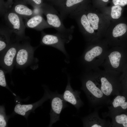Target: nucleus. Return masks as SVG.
Segmentation results:
<instances>
[{
    "label": "nucleus",
    "mask_w": 127,
    "mask_h": 127,
    "mask_svg": "<svg viewBox=\"0 0 127 127\" xmlns=\"http://www.w3.org/2000/svg\"><path fill=\"white\" fill-rule=\"evenodd\" d=\"M87 42L80 58L84 72L94 70L101 66L109 49V46L104 38L96 39Z\"/></svg>",
    "instance_id": "1"
},
{
    "label": "nucleus",
    "mask_w": 127,
    "mask_h": 127,
    "mask_svg": "<svg viewBox=\"0 0 127 127\" xmlns=\"http://www.w3.org/2000/svg\"><path fill=\"white\" fill-rule=\"evenodd\" d=\"M89 71L96 80L98 87L107 97L110 98L111 96L120 94V77L122 73L101 70L99 67Z\"/></svg>",
    "instance_id": "2"
},
{
    "label": "nucleus",
    "mask_w": 127,
    "mask_h": 127,
    "mask_svg": "<svg viewBox=\"0 0 127 127\" xmlns=\"http://www.w3.org/2000/svg\"><path fill=\"white\" fill-rule=\"evenodd\" d=\"M81 79L82 83L81 89L85 93L92 106L101 107L110 104V98L106 96L98 87L90 71L84 72Z\"/></svg>",
    "instance_id": "3"
},
{
    "label": "nucleus",
    "mask_w": 127,
    "mask_h": 127,
    "mask_svg": "<svg viewBox=\"0 0 127 127\" xmlns=\"http://www.w3.org/2000/svg\"><path fill=\"white\" fill-rule=\"evenodd\" d=\"M101 66L106 70L125 71L127 69V47L115 46L109 49Z\"/></svg>",
    "instance_id": "4"
},
{
    "label": "nucleus",
    "mask_w": 127,
    "mask_h": 127,
    "mask_svg": "<svg viewBox=\"0 0 127 127\" xmlns=\"http://www.w3.org/2000/svg\"><path fill=\"white\" fill-rule=\"evenodd\" d=\"M41 7L48 24L55 28L68 43L72 39L74 27L72 26L70 28H66L58 11L52 6L43 3Z\"/></svg>",
    "instance_id": "5"
},
{
    "label": "nucleus",
    "mask_w": 127,
    "mask_h": 127,
    "mask_svg": "<svg viewBox=\"0 0 127 127\" xmlns=\"http://www.w3.org/2000/svg\"><path fill=\"white\" fill-rule=\"evenodd\" d=\"M120 19L111 21L104 38L109 46L127 47V25Z\"/></svg>",
    "instance_id": "6"
},
{
    "label": "nucleus",
    "mask_w": 127,
    "mask_h": 127,
    "mask_svg": "<svg viewBox=\"0 0 127 127\" xmlns=\"http://www.w3.org/2000/svg\"><path fill=\"white\" fill-rule=\"evenodd\" d=\"M85 9L87 18L99 37L104 38L111 21L89 4L85 7Z\"/></svg>",
    "instance_id": "7"
},
{
    "label": "nucleus",
    "mask_w": 127,
    "mask_h": 127,
    "mask_svg": "<svg viewBox=\"0 0 127 127\" xmlns=\"http://www.w3.org/2000/svg\"><path fill=\"white\" fill-rule=\"evenodd\" d=\"M86 6L78 9L69 16L76 21L85 40L88 42L100 38L87 18L85 9Z\"/></svg>",
    "instance_id": "8"
},
{
    "label": "nucleus",
    "mask_w": 127,
    "mask_h": 127,
    "mask_svg": "<svg viewBox=\"0 0 127 127\" xmlns=\"http://www.w3.org/2000/svg\"><path fill=\"white\" fill-rule=\"evenodd\" d=\"M4 20L8 26L16 36L18 41L26 38V26L22 18L10 9L7 11L4 16Z\"/></svg>",
    "instance_id": "9"
},
{
    "label": "nucleus",
    "mask_w": 127,
    "mask_h": 127,
    "mask_svg": "<svg viewBox=\"0 0 127 127\" xmlns=\"http://www.w3.org/2000/svg\"><path fill=\"white\" fill-rule=\"evenodd\" d=\"M36 49L28 42L20 44L15 60L16 67L23 68L30 64L34 58V53Z\"/></svg>",
    "instance_id": "10"
},
{
    "label": "nucleus",
    "mask_w": 127,
    "mask_h": 127,
    "mask_svg": "<svg viewBox=\"0 0 127 127\" xmlns=\"http://www.w3.org/2000/svg\"><path fill=\"white\" fill-rule=\"evenodd\" d=\"M18 42L12 43L0 55V66L7 72H10L15 64L16 54L20 45Z\"/></svg>",
    "instance_id": "11"
},
{
    "label": "nucleus",
    "mask_w": 127,
    "mask_h": 127,
    "mask_svg": "<svg viewBox=\"0 0 127 127\" xmlns=\"http://www.w3.org/2000/svg\"><path fill=\"white\" fill-rule=\"evenodd\" d=\"M51 109L49 127L52 126L53 123L60 120L61 112L67 106V102L63 99L62 94H59L57 91L51 94Z\"/></svg>",
    "instance_id": "12"
},
{
    "label": "nucleus",
    "mask_w": 127,
    "mask_h": 127,
    "mask_svg": "<svg viewBox=\"0 0 127 127\" xmlns=\"http://www.w3.org/2000/svg\"><path fill=\"white\" fill-rule=\"evenodd\" d=\"M68 43L66 40L57 32L54 34H47L41 32L40 44L50 46L58 49L68 57V54L65 47V44Z\"/></svg>",
    "instance_id": "13"
},
{
    "label": "nucleus",
    "mask_w": 127,
    "mask_h": 127,
    "mask_svg": "<svg viewBox=\"0 0 127 127\" xmlns=\"http://www.w3.org/2000/svg\"><path fill=\"white\" fill-rule=\"evenodd\" d=\"M108 107V111L102 114L105 117L121 114L127 111V96L121 95H116L112 100Z\"/></svg>",
    "instance_id": "14"
},
{
    "label": "nucleus",
    "mask_w": 127,
    "mask_h": 127,
    "mask_svg": "<svg viewBox=\"0 0 127 127\" xmlns=\"http://www.w3.org/2000/svg\"><path fill=\"white\" fill-rule=\"evenodd\" d=\"M89 3V0H66L64 4L60 6L58 10L63 20L71 14L87 6Z\"/></svg>",
    "instance_id": "15"
},
{
    "label": "nucleus",
    "mask_w": 127,
    "mask_h": 127,
    "mask_svg": "<svg viewBox=\"0 0 127 127\" xmlns=\"http://www.w3.org/2000/svg\"><path fill=\"white\" fill-rule=\"evenodd\" d=\"M70 78L68 76L67 83L65 90L62 96L64 100L74 106L77 110L84 105L80 95L81 92L73 90L71 85Z\"/></svg>",
    "instance_id": "16"
},
{
    "label": "nucleus",
    "mask_w": 127,
    "mask_h": 127,
    "mask_svg": "<svg viewBox=\"0 0 127 127\" xmlns=\"http://www.w3.org/2000/svg\"><path fill=\"white\" fill-rule=\"evenodd\" d=\"M101 108L98 107L94 111L82 119L83 127H111V122L99 116V109Z\"/></svg>",
    "instance_id": "17"
},
{
    "label": "nucleus",
    "mask_w": 127,
    "mask_h": 127,
    "mask_svg": "<svg viewBox=\"0 0 127 127\" xmlns=\"http://www.w3.org/2000/svg\"><path fill=\"white\" fill-rule=\"evenodd\" d=\"M25 25L26 27L39 31L52 27L44 19L42 15L34 16L27 19Z\"/></svg>",
    "instance_id": "18"
},
{
    "label": "nucleus",
    "mask_w": 127,
    "mask_h": 127,
    "mask_svg": "<svg viewBox=\"0 0 127 127\" xmlns=\"http://www.w3.org/2000/svg\"><path fill=\"white\" fill-rule=\"evenodd\" d=\"M123 9L119 5H111L106 6L99 10L111 21L117 20L120 19Z\"/></svg>",
    "instance_id": "19"
},
{
    "label": "nucleus",
    "mask_w": 127,
    "mask_h": 127,
    "mask_svg": "<svg viewBox=\"0 0 127 127\" xmlns=\"http://www.w3.org/2000/svg\"><path fill=\"white\" fill-rule=\"evenodd\" d=\"M22 0H16L10 9L22 18H29L34 16L33 11Z\"/></svg>",
    "instance_id": "20"
},
{
    "label": "nucleus",
    "mask_w": 127,
    "mask_h": 127,
    "mask_svg": "<svg viewBox=\"0 0 127 127\" xmlns=\"http://www.w3.org/2000/svg\"><path fill=\"white\" fill-rule=\"evenodd\" d=\"M12 30L8 26H1L0 29V55L6 50L12 43L11 36Z\"/></svg>",
    "instance_id": "21"
},
{
    "label": "nucleus",
    "mask_w": 127,
    "mask_h": 127,
    "mask_svg": "<svg viewBox=\"0 0 127 127\" xmlns=\"http://www.w3.org/2000/svg\"><path fill=\"white\" fill-rule=\"evenodd\" d=\"M110 117L112 119L111 127H127V111Z\"/></svg>",
    "instance_id": "22"
},
{
    "label": "nucleus",
    "mask_w": 127,
    "mask_h": 127,
    "mask_svg": "<svg viewBox=\"0 0 127 127\" xmlns=\"http://www.w3.org/2000/svg\"><path fill=\"white\" fill-rule=\"evenodd\" d=\"M34 106L33 104L21 105L17 104L16 105L14 111L16 113L24 116L27 112L33 109Z\"/></svg>",
    "instance_id": "23"
},
{
    "label": "nucleus",
    "mask_w": 127,
    "mask_h": 127,
    "mask_svg": "<svg viewBox=\"0 0 127 127\" xmlns=\"http://www.w3.org/2000/svg\"><path fill=\"white\" fill-rule=\"evenodd\" d=\"M120 79L122 95L127 96V69L121 73Z\"/></svg>",
    "instance_id": "24"
},
{
    "label": "nucleus",
    "mask_w": 127,
    "mask_h": 127,
    "mask_svg": "<svg viewBox=\"0 0 127 127\" xmlns=\"http://www.w3.org/2000/svg\"><path fill=\"white\" fill-rule=\"evenodd\" d=\"M111 0H92V6L99 10L102 8L107 6L111 3Z\"/></svg>",
    "instance_id": "25"
},
{
    "label": "nucleus",
    "mask_w": 127,
    "mask_h": 127,
    "mask_svg": "<svg viewBox=\"0 0 127 127\" xmlns=\"http://www.w3.org/2000/svg\"><path fill=\"white\" fill-rule=\"evenodd\" d=\"M0 127H6L7 125V118L5 114L4 108L0 107Z\"/></svg>",
    "instance_id": "26"
},
{
    "label": "nucleus",
    "mask_w": 127,
    "mask_h": 127,
    "mask_svg": "<svg viewBox=\"0 0 127 127\" xmlns=\"http://www.w3.org/2000/svg\"><path fill=\"white\" fill-rule=\"evenodd\" d=\"M27 4L30 5L33 7H40L43 4V0H22Z\"/></svg>",
    "instance_id": "27"
},
{
    "label": "nucleus",
    "mask_w": 127,
    "mask_h": 127,
    "mask_svg": "<svg viewBox=\"0 0 127 127\" xmlns=\"http://www.w3.org/2000/svg\"><path fill=\"white\" fill-rule=\"evenodd\" d=\"M7 73L6 71L2 68H0V86L6 87L7 84L6 81L5 74Z\"/></svg>",
    "instance_id": "28"
},
{
    "label": "nucleus",
    "mask_w": 127,
    "mask_h": 127,
    "mask_svg": "<svg viewBox=\"0 0 127 127\" xmlns=\"http://www.w3.org/2000/svg\"><path fill=\"white\" fill-rule=\"evenodd\" d=\"M111 5H119L121 7L127 5V0H111Z\"/></svg>",
    "instance_id": "29"
},
{
    "label": "nucleus",
    "mask_w": 127,
    "mask_h": 127,
    "mask_svg": "<svg viewBox=\"0 0 127 127\" xmlns=\"http://www.w3.org/2000/svg\"><path fill=\"white\" fill-rule=\"evenodd\" d=\"M8 10L6 6L5 2L4 0H0V16H4Z\"/></svg>",
    "instance_id": "30"
},
{
    "label": "nucleus",
    "mask_w": 127,
    "mask_h": 127,
    "mask_svg": "<svg viewBox=\"0 0 127 127\" xmlns=\"http://www.w3.org/2000/svg\"><path fill=\"white\" fill-rule=\"evenodd\" d=\"M32 10L34 16L37 15H42L44 14L43 10L41 7L33 8Z\"/></svg>",
    "instance_id": "31"
},
{
    "label": "nucleus",
    "mask_w": 127,
    "mask_h": 127,
    "mask_svg": "<svg viewBox=\"0 0 127 127\" xmlns=\"http://www.w3.org/2000/svg\"><path fill=\"white\" fill-rule=\"evenodd\" d=\"M13 3V0H7L6 2H5V4L8 10L11 8Z\"/></svg>",
    "instance_id": "32"
}]
</instances>
